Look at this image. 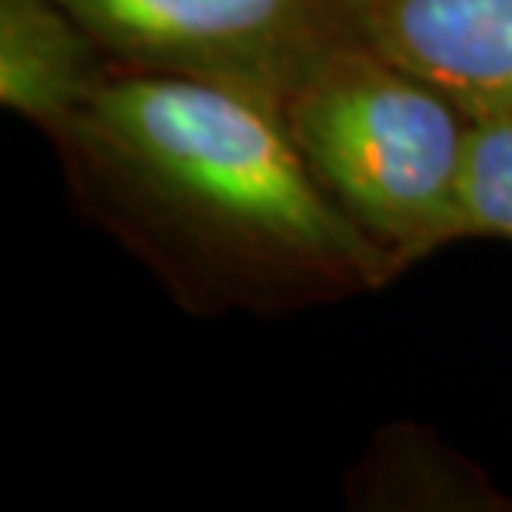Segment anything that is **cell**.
I'll use <instances>...</instances> for the list:
<instances>
[{"label": "cell", "mask_w": 512, "mask_h": 512, "mask_svg": "<svg viewBox=\"0 0 512 512\" xmlns=\"http://www.w3.org/2000/svg\"><path fill=\"white\" fill-rule=\"evenodd\" d=\"M373 44L469 117L512 114V0H366Z\"/></svg>", "instance_id": "cell-4"}, {"label": "cell", "mask_w": 512, "mask_h": 512, "mask_svg": "<svg viewBox=\"0 0 512 512\" xmlns=\"http://www.w3.org/2000/svg\"><path fill=\"white\" fill-rule=\"evenodd\" d=\"M120 70L200 80L280 107L350 47L373 44L366 0H60Z\"/></svg>", "instance_id": "cell-3"}, {"label": "cell", "mask_w": 512, "mask_h": 512, "mask_svg": "<svg viewBox=\"0 0 512 512\" xmlns=\"http://www.w3.org/2000/svg\"><path fill=\"white\" fill-rule=\"evenodd\" d=\"M47 140L77 207L193 316H286L396 280L250 94L117 70Z\"/></svg>", "instance_id": "cell-1"}, {"label": "cell", "mask_w": 512, "mask_h": 512, "mask_svg": "<svg viewBox=\"0 0 512 512\" xmlns=\"http://www.w3.org/2000/svg\"><path fill=\"white\" fill-rule=\"evenodd\" d=\"M276 114L310 177L396 276L466 240L473 117L376 44L330 57Z\"/></svg>", "instance_id": "cell-2"}, {"label": "cell", "mask_w": 512, "mask_h": 512, "mask_svg": "<svg viewBox=\"0 0 512 512\" xmlns=\"http://www.w3.org/2000/svg\"><path fill=\"white\" fill-rule=\"evenodd\" d=\"M466 237L512 243V114L476 117L463 180Z\"/></svg>", "instance_id": "cell-6"}, {"label": "cell", "mask_w": 512, "mask_h": 512, "mask_svg": "<svg viewBox=\"0 0 512 512\" xmlns=\"http://www.w3.org/2000/svg\"><path fill=\"white\" fill-rule=\"evenodd\" d=\"M117 70L104 44L60 0H0V104L44 137Z\"/></svg>", "instance_id": "cell-5"}]
</instances>
